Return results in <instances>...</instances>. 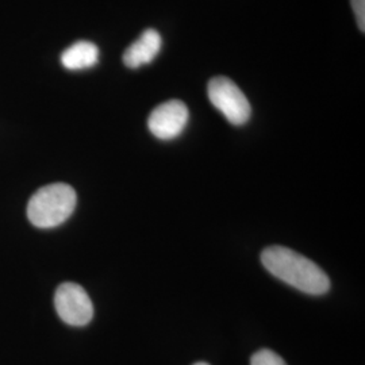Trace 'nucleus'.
Instances as JSON below:
<instances>
[{
	"label": "nucleus",
	"instance_id": "nucleus-6",
	"mask_svg": "<svg viewBox=\"0 0 365 365\" xmlns=\"http://www.w3.org/2000/svg\"><path fill=\"white\" fill-rule=\"evenodd\" d=\"M161 46L163 38L160 33L155 29H146L123 53V64L130 69L146 66L156 58Z\"/></svg>",
	"mask_w": 365,
	"mask_h": 365
},
{
	"label": "nucleus",
	"instance_id": "nucleus-10",
	"mask_svg": "<svg viewBox=\"0 0 365 365\" xmlns=\"http://www.w3.org/2000/svg\"><path fill=\"white\" fill-rule=\"evenodd\" d=\"M194 365H210V364H207V363H196V364H194Z\"/></svg>",
	"mask_w": 365,
	"mask_h": 365
},
{
	"label": "nucleus",
	"instance_id": "nucleus-9",
	"mask_svg": "<svg viewBox=\"0 0 365 365\" xmlns=\"http://www.w3.org/2000/svg\"><path fill=\"white\" fill-rule=\"evenodd\" d=\"M353 13L357 19V26L364 33L365 30V0H351Z\"/></svg>",
	"mask_w": 365,
	"mask_h": 365
},
{
	"label": "nucleus",
	"instance_id": "nucleus-8",
	"mask_svg": "<svg viewBox=\"0 0 365 365\" xmlns=\"http://www.w3.org/2000/svg\"><path fill=\"white\" fill-rule=\"evenodd\" d=\"M250 365H287L286 361L277 354L269 349H261L255 353L250 359Z\"/></svg>",
	"mask_w": 365,
	"mask_h": 365
},
{
	"label": "nucleus",
	"instance_id": "nucleus-4",
	"mask_svg": "<svg viewBox=\"0 0 365 365\" xmlns=\"http://www.w3.org/2000/svg\"><path fill=\"white\" fill-rule=\"evenodd\" d=\"M58 317L71 327H86L93 317L92 300L86 289L76 283H63L54 295Z\"/></svg>",
	"mask_w": 365,
	"mask_h": 365
},
{
	"label": "nucleus",
	"instance_id": "nucleus-5",
	"mask_svg": "<svg viewBox=\"0 0 365 365\" xmlns=\"http://www.w3.org/2000/svg\"><path fill=\"white\" fill-rule=\"evenodd\" d=\"M188 108L182 101H170L157 106L148 119V128L158 140H173L188 123Z\"/></svg>",
	"mask_w": 365,
	"mask_h": 365
},
{
	"label": "nucleus",
	"instance_id": "nucleus-2",
	"mask_svg": "<svg viewBox=\"0 0 365 365\" xmlns=\"http://www.w3.org/2000/svg\"><path fill=\"white\" fill-rule=\"evenodd\" d=\"M76 203V191L69 184H48L30 197L27 218L39 229L57 227L72 215Z\"/></svg>",
	"mask_w": 365,
	"mask_h": 365
},
{
	"label": "nucleus",
	"instance_id": "nucleus-3",
	"mask_svg": "<svg viewBox=\"0 0 365 365\" xmlns=\"http://www.w3.org/2000/svg\"><path fill=\"white\" fill-rule=\"evenodd\" d=\"M207 95L212 106L221 111L232 125H245L252 114V107L245 93L233 80L217 76L210 80Z\"/></svg>",
	"mask_w": 365,
	"mask_h": 365
},
{
	"label": "nucleus",
	"instance_id": "nucleus-7",
	"mask_svg": "<svg viewBox=\"0 0 365 365\" xmlns=\"http://www.w3.org/2000/svg\"><path fill=\"white\" fill-rule=\"evenodd\" d=\"M99 49L90 41H78L61 54V64L68 71H81L96 66Z\"/></svg>",
	"mask_w": 365,
	"mask_h": 365
},
{
	"label": "nucleus",
	"instance_id": "nucleus-1",
	"mask_svg": "<svg viewBox=\"0 0 365 365\" xmlns=\"http://www.w3.org/2000/svg\"><path fill=\"white\" fill-rule=\"evenodd\" d=\"M269 274L309 295H324L330 289L327 274L314 261L284 247H269L261 253Z\"/></svg>",
	"mask_w": 365,
	"mask_h": 365
}]
</instances>
